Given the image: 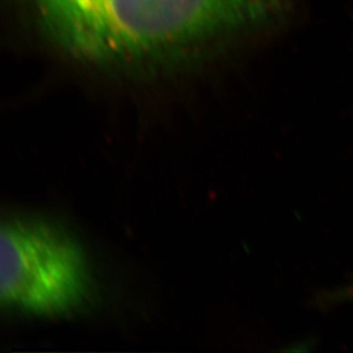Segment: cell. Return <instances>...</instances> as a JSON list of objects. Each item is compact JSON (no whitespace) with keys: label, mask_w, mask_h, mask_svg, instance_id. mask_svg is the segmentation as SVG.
<instances>
[{"label":"cell","mask_w":353,"mask_h":353,"mask_svg":"<svg viewBox=\"0 0 353 353\" xmlns=\"http://www.w3.org/2000/svg\"><path fill=\"white\" fill-rule=\"evenodd\" d=\"M47 31L74 57L145 63L270 20L283 0H32Z\"/></svg>","instance_id":"6da1fadb"},{"label":"cell","mask_w":353,"mask_h":353,"mask_svg":"<svg viewBox=\"0 0 353 353\" xmlns=\"http://www.w3.org/2000/svg\"><path fill=\"white\" fill-rule=\"evenodd\" d=\"M93 296L80 243L41 217L12 215L0 231V299L3 309L36 318L79 314Z\"/></svg>","instance_id":"7a4b0ae2"}]
</instances>
